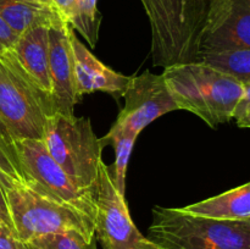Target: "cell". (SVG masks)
Listing matches in <instances>:
<instances>
[{"label":"cell","mask_w":250,"mask_h":249,"mask_svg":"<svg viewBox=\"0 0 250 249\" xmlns=\"http://www.w3.org/2000/svg\"><path fill=\"white\" fill-rule=\"evenodd\" d=\"M177 104L211 128L229 122L244 94V84L200 61L178 63L161 73Z\"/></svg>","instance_id":"6da1fadb"},{"label":"cell","mask_w":250,"mask_h":249,"mask_svg":"<svg viewBox=\"0 0 250 249\" xmlns=\"http://www.w3.org/2000/svg\"><path fill=\"white\" fill-rule=\"evenodd\" d=\"M151 29L156 67L197 61L209 0H141Z\"/></svg>","instance_id":"7a4b0ae2"},{"label":"cell","mask_w":250,"mask_h":249,"mask_svg":"<svg viewBox=\"0 0 250 249\" xmlns=\"http://www.w3.org/2000/svg\"><path fill=\"white\" fill-rule=\"evenodd\" d=\"M4 193L15 234L22 243L50 233L75 232L89 241L95 239L94 220L32 189L22 180L0 171Z\"/></svg>","instance_id":"3957f363"},{"label":"cell","mask_w":250,"mask_h":249,"mask_svg":"<svg viewBox=\"0 0 250 249\" xmlns=\"http://www.w3.org/2000/svg\"><path fill=\"white\" fill-rule=\"evenodd\" d=\"M148 238L165 249H250V222L197 216L155 207Z\"/></svg>","instance_id":"277c9868"},{"label":"cell","mask_w":250,"mask_h":249,"mask_svg":"<svg viewBox=\"0 0 250 249\" xmlns=\"http://www.w3.org/2000/svg\"><path fill=\"white\" fill-rule=\"evenodd\" d=\"M53 98L22 67L10 50L0 54V124L10 139H43Z\"/></svg>","instance_id":"5b68a950"},{"label":"cell","mask_w":250,"mask_h":249,"mask_svg":"<svg viewBox=\"0 0 250 249\" xmlns=\"http://www.w3.org/2000/svg\"><path fill=\"white\" fill-rule=\"evenodd\" d=\"M42 141L80 189L95 190L105 144L93 131L88 117L55 112L46 119Z\"/></svg>","instance_id":"8992f818"},{"label":"cell","mask_w":250,"mask_h":249,"mask_svg":"<svg viewBox=\"0 0 250 249\" xmlns=\"http://www.w3.org/2000/svg\"><path fill=\"white\" fill-rule=\"evenodd\" d=\"M12 144L27 186L94 220L95 190L80 189L49 154L42 139H15Z\"/></svg>","instance_id":"52a82bcc"},{"label":"cell","mask_w":250,"mask_h":249,"mask_svg":"<svg viewBox=\"0 0 250 249\" xmlns=\"http://www.w3.org/2000/svg\"><path fill=\"white\" fill-rule=\"evenodd\" d=\"M95 237L103 249H151L156 246L139 232L132 220L125 195L112 182L110 167L100 164L95 185Z\"/></svg>","instance_id":"ba28073f"},{"label":"cell","mask_w":250,"mask_h":249,"mask_svg":"<svg viewBox=\"0 0 250 249\" xmlns=\"http://www.w3.org/2000/svg\"><path fill=\"white\" fill-rule=\"evenodd\" d=\"M121 95L125 99V106L112 126L138 134L158 117L178 110L164 76L150 71L131 77Z\"/></svg>","instance_id":"9c48e42d"},{"label":"cell","mask_w":250,"mask_h":249,"mask_svg":"<svg viewBox=\"0 0 250 249\" xmlns=\"http://www.w3.org/2000/svg\"><path fill=\"white\" fill-rule=\"evenodd\" d=\"M250 48V0H209L200 51Z\"/></svg>","instance_id":"30bf717a"},{"label":"cell","mask_w":250,"mask_h":249,"mask_svg":"<svg viewBox=\"0 0 250 249\" xmlns=\"http://www.w3.org/2000/svg\"><path fill=\"white\" fill-rule=\"evenodd\" d=\"M68 23L49 28V67L51 78V98L56 112L73 116L78 103L75 88L73 55L71 49V32Z\"/></svg>","instance_id":"8fae6325"},{"label":"cell","mask_w":250,"mask_h":249,"mask_svg":"<svg viewBox=\"0 0 250 249\" xmlns=\"http://www.w3.org/2000/svg\"><path fill=\"white\" fill-rule=\"evenodd\" d=\"M71 49L73 55L76 97L81 102L84 94L93 92H106L121 94L131 81V76H125L103 63L84 44L71 32Z\"/></svg>","instance_id":"7c38bea8"},{"label":"cell","mask_w":250,"mask_h":249,"mask_svg":"<svg viewBox=\"0 0 250 249\" xmlns=\"http://www.w3.org/2000/svg\"><path fill=\"white\" fill-rule=\"evenodd\" d=\"M49 28L33 27L17 38L12 51L22 67L36 81L42 89L51 95V78L49 67Z\"/></svg>","instance_id":"4fadbf2b"},{"label":"cell","mask_w":250,"mask_h":249,"mask_svg":"<svg viewBox=\"0 0 250 249\" xmlns=\"http://www.w3.org/2000/svg\"><path fill=\"white\" fill-rule=\"evenodd\" d=\"M0 19L19 36L33 27L68 23L56 6L29 0H0Z\"/></svg>","instance_id":"5bb4252c"},{"label":"cell","mask_w":250,"mask_h":249,"mask_svg":"<svg viewBox=\"0 0 250 249\" xmlns=\"http://www.w3.org/2000/svg\"><path fill=\"white\" fill-rule=\"evenodd\" d=\"M181 209L197 216L246 221L250 219V182Z\"/></svg>","instance_id":"9a60e30c"},{"label":"cell","mask_w":250,"mask_h":249,"mask_svg":"<svg viewBox=\"0 0 250 249\" xmlns=\"http://www.w3.org/2000/svg\"><path fill=\"white\" fill-rule=\"evenodd\" d=\"M197 61L236 78L244 85L250 83V48L200 51Z\"/></svg>","instance_id":"2e32d148"},{"label":"cell","mask_w":250,"mask_h":249,"mask_svg":"<svg viewBox=\"0 0 250 249\" xmlns=\"http://www.w3.org/2000/svg\"><path fill=\"white\" fill-rule=\"evenodd\" d=\"M139 134L133 131L112 126L107 134L102 138L105 145L111 144L115 150V163L111 173L112 182L115 188L120 192V194L125 195L126 193V173L128 167V161L131 158L132 149H133L136 139Z\"/></svg>","instance_id":"e0dca14e"},{"label":"cell","mask_w":250,"mask_h":249,"mask_svg":"<svg viewBox=\"0 0 250 249\" xmlns=\"http://www.w3.org/2000/svg\"><path fill=\"white\" fill-rule=\"evenodd\" d=\"M99 0H76L70 26L87 41L89 46L95 48L99 38L102 14L98 9Z\"/></svg>","instance_id":"ac0fdd59"},{"label":"cell","mask_w":250,"mask_h":249,"mask_svg":"<svg viewBox=\"0 0 250 249\" xmlns=\"http://www.w3.org/2000/svg\"><path fill=\"white\" fill-rule=\"evenodd\" d=\"M24 246L27 249H97L95 239L89 241L75 232L44 234L32 239Z\"/></svg>","instance_id":"d6986e66"},{"label":"cell","mask_w":250,"mask_h":249,"mask_svg":"<svg viewBox=\"0 0 250 249\" xmlns=\"http://www.w3.org/2000/svg\"><path fill=\"white\" fill-rule=\"evenodd\" d=\"M0 171L14 178L23 181V175L20 167L19 159L15 151L14 144L0 134Z\"/></svg>","instance_id":"ffe728a7"},{"label":"cell","mask_w":250,"mask_h":249,"mask_svg":"<svg viewBox=\"0 0 250 249\" xmlns=\"http://www.w3.org/2000/svg\"><path fill=\"white\" fill-rule=\"evenodd\" d=\"M0 249H27L9 226L0 222Z\"/></svg>","instance_id":"44dd1931"},{"label":"cell","mask_w":250,"mask_h":249,"mask_svg":"<svg viewBox=\"0 0 250 249\" xmlns=\"http://www.w3.org/2000/svg\"><path fill=\"white\" fill-rule=\"evenodd\" d=\"M17 38H19V34L12 31L4 20L0 19V54L14 48Z\"/></svg>","instance_id":"7402d4cb"},{"label":"cell","mask_w":250,"mask_h":249,"mask_svg":"<svg viewBox=\"0 0 250 249\" xmlns=\"http://www.w3.org/2000/svg\"><path fill=\"white\" fill-rule=\"evenodd\" d=\"M55 6L58 7L59 11L61 12L66 21L70 23L71 19L73 15V9H75V1L76 0H53Z\"/></svg>","instance_id":"603a6c76"},{"label":"cell","mask_w":250,"mask_h":249,"mask_svg":"<svg viewBox=\"0 0 250 249\" xmlns=\"http://www.w3.org/2000/svg\"><path fill=\"white\" fill-rule=\"evenodd\" d=\"M248 109H250V83L244 85V94L243 97H242L239 104L237 105L233 119H238V117L242 116Z\"/></svg>","instance_id":"cb8c5ba5"},{"label":"cell","mask_w":250,"mask_h":249,"mask_svg":"<svg viewBox=\"0 0 250 249\" xmlns=\"http://www.w3.org/2000/svg\"><path fill=\"white\" fill-rule=\"evenodd\" d=\"M0 222H2V224L6 225V226H9L10 228L14 231V226H12L11 217H10L9 210H7V205L6 202H5V197L4 193H2L1 187H0Z\"/></svg>","instance_id":"d4e9b609"},{"label":"cell","mask_w":250,"mask_h":249,"mask_svg":"<svg viewBox=\"0 0 250 249\" xmlns=\"http://www.w3.org/2000/svg\"><path fill=\"white\" fill-rule=\"evenodd\" d=\"M237 126L241 128H250V109L247 110L242 116L236 119Z\"/></svg>","instance_id":"484cf974"},{"label":"cell","mask_w":250,"mask_h":249,"mask_svg":"<svg viewBox=\"0 0 250 249\" xmlns=\"http://www.w3.org/2000/svg\"><path fill=\"white\" fill-rule=\"evenodd\" d=\"M0 134H1L2 137H5V138H6V139H9V141H11V139H10V137H9V134H7L6 129L4 128V126H2L1 124H0Z\"/></svg>","instance_id":"4316f807"},{"label":"cell","mask_w":250,"mask_h":249,"mask_svg":"<svg viewBox=\"0 0 250 249\" xmlns=\"http://www.w3.org/2000/svg\"><path fill=\"white\" fill-rule=\"evenodd\" d=\"M29 1H34V2H42V4L54 5V6H55V4H54V1H53V0H29Z\"/></svg>","instance_id":"83f0119b"},{"label":"cell","mask_w":250,"mask_h":249,"mask_svg":"<svg viewBox=\"0 0 250 249\" xmlns=\"http://www.w3.org/2000/svg\"><path fill=\"white\" fill-rule=\"evenodd\" d=\"M151 249H165V248H161V247H159V246H155V247H154V248H151Z\"/></svg>","instance_id":"f1b7e54d"},{"label":"cell","mask_w":250,"mask_h":249,"mask_svg":"<svg viewBox=\"0 0 250 249\" xmlns=\"http://www.w3.org/2000/svg\"><path fill=\"white\" fill-rule=\"evenodd\" d=\"M247 221H249V222H250V219H249V220H247Z\"/></svg>","instance_id":"f546056e"}]
</instances>
